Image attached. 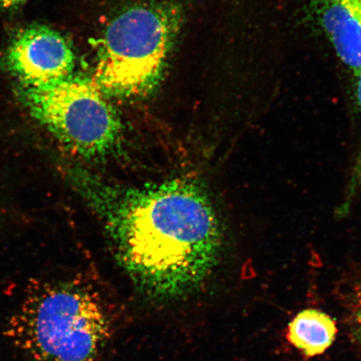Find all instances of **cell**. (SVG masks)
Listing matches in <instances>:
<instances>
[{"mask_svg": "<svg viewBox=\"0 0 361 361\" xmlns=\"http://www.w3.org/2000/svg\"><path fill=\"white\" fill-rule=\"evenodd\" d=\"M75 187L102 221L117 260L141 291L170 300L200 288L218 264L224 243L209 193L187 179L121 186L85 170Z\"/></svg>", "mask_w": 361, "mask_h": 361, "instance_id": "6da1fadb", "label": "cell"}, {"mask_svg": "<svg viewBox=\"0 0 361 361\" xmlns=\"http://www.w3.org/2000/svg\"><path fill=\"white\" fill-rule=\"evenodd\" d=\"M110 334L100 297L74 282L31 288L7 324V336L28 361H96Z\"/></svg>", "mask_w": 361, "mask_h": 361, "instance_id": "7a4b0ae2", "label": "cell"}, {"mask_svg": "<svg viewBox=\"0 0 361 361\" xmlns=\"http://www.w3.org/2000/svg\"><path fill=\"white\" fill-rule=\"evenodd\" d=\"M183 20L180 8L173 3L126 8L104 35L94 82L106 97H141L154 92L164 78Z\"/></svg>", "mask_w": 361, "mask_h": 361, "instance_id": "3957f363", "label": "cell"}, {"mask_svg": "<svg viewBox=\"0 0 361 361\" xmlns=\"http://www.w3.org/2000/svg\"><path fill=\"white\" fill-rule=\"evenodd\" d=\"M21 100L34 118L61 143L87 159L119 150L123 125L93 80L71 75L42 87H20Z\"/></svg>", "mask_w": 361, "mask_h": 361, "instance_id": "277c9868", "label": "cell"}, {"mask_svg": "<svg viewBox=\"0 0 361 361\" xmlns=\"http://www.w3.org/2000/svg\"><path fill=\"white\" fill-rule=\"evenodd\" d=\"M6 61L22 87H35L72 75L75 56L64 36L47 26L34 25L13 37Z\"/></svg>", "mask_w": 361, "mask_h": 361, "instance_id": "5b68a950", "label": "cell"}, {"mask_svg": "<svg viewBox=\"0 0 361 361\" xmlns=\"http://www.w3.org/2000/svg\"><path fill=\"white\" fill-rule=\"evenodd\" d=\"M315 28L352 78L361 68V0H305Z\"/></svg>", "mask_w": 361, "mask_h": 361, "instance_id": "8992f818", "label": "cell"}, {"mask_svg": "<svg viewBox=\"0 0 361 361\" xmlns=\"http://www.w3.org/2000/svg\"><path fill=\"white\" fill-rule=\"evenodd\" d=\"M338 329L331 316L318 310L301 311L288 324L287 338L306 357L322 355L335 342Z\"/></svg>", "mask_w": 361, "mask_h": 361, "instance_id": "52a82bcc", "label": "cell"}, {"mask_svg": "<svg viewBox=\"0 0 361 361\" xmlns=\"http://www.w3.org/2000/svg\"><path fill=\"white\" fill-rule=\"evenodd\" d=\"M350 94L355 130L358 138L357 152H356V157L355 158L353 171H352L350 180V186L357 187L361 179V68L357 73L352 78Z\"/></svg>", "mask_w": 361, "mask_h": 361, "instance_id": "ba28073f", "label": "cell"}, {"mask_svg": "<svg viewBox=\"0 0 361 361\" xmlns=\"http://www.w3.org/2000/svg\"><path fill=\"white\" fill-rule=\"evenodd\" d=\"M351 318L353 322L355 335L361 342V283L355 293Z\"/></svg>", "mask_w": 361, "mask_h": 361, "instance_id": "9c48e42d", "label": "cell"}, {"mask_svg": "<svg viewBox=\"0 0 361 361\" xmlns=\"http://www.w3.org/2000/svg\"><path fill=\"white\" fill-rule=\"evenodd\" d=\"M27 0H0V8L6 11H16L24 6Z\"/></svg>", "mask_w": 361, "mask_h": 361, "instance_id": "30bf717a", "label": "cell"}]
</instances>
